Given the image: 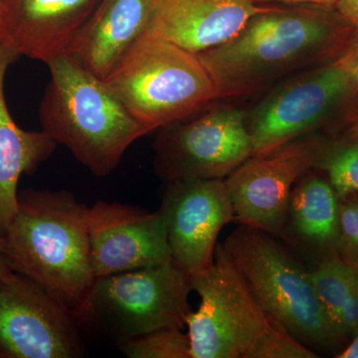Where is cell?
<instances>
[{
	"label": "cell",
	"instance_id": "cell-1",
	"mask_svg": "<svg viewBox=\"0 0 358 358\" xmlns=\"http://www.w3.org/2000/svg\"><path fill=\"white\" fill-rule=\"evenodd\" d=\"M355 30L334 7H270L233 38L197 55L210 73L219 100L241 99L338 60Z\"/></svg>",
	"mask_w": 358,
	"mask_h": 358
},
{
	"label": "cell",
	"instance_id": "cell-28",
	"mask_svg": "<svg viewBox=\"0 0 358 358\" xmlns=\"http://www.w3.org/2000/svg\"><path fill=\"white\" fill-rule=\"evenodd\" d=\"M11 272H13V270L7 261L6 254L2 249L1 238H0V277L10 274Z\"/></svg>",
	"mask_w": 358,
	"mask_h": 358
},
{
	"label": "cell",
	"instance_id": "cell-20",
	"mask_svg": "<svg viewBox=\"0 0 358 358\" xmlns=\"http://www.w3.org/2000/svg\"><path fill=\"white\" fill-rule=\"evenodd\" d=\"M313 169L326 176L339 199L358 193V122L326 134Z\"/></svg>",
	"mask_w": 358,
	"mask_h": 358
},
{
	"label": "cell",
	"instance_id": "cell-30",
	"mask_svg": "<svg viewBox=\"0 0 358 358\" xmlns=\"http://www.w3.org/2000/svg\"><path fill=\"white\" fill-rule=\"evenodd\" d=\"M0 1H1V0H0Z\"/></svg>",
	"mask_w": 358,
	"mask_h": 358
},
{
	"label": "cell",
	"instance_id": "cell-10",
	"mask_svg": "<svg viewBox=\"0 0 358 358\" xmlns=\"http://www.w3.org/2000/svg\"><path fill=\"white\" fill-rule=\"evenodd\" d=\"M82 329L68 306L20 273L0 277V358H79Z\"/></svg>",
	"mask_w": 358,
	"mask_h": 358
},
{
	"label": "cell",
	"instance_id": "cell-25",
	"mask_svg": "<svg viewBox=\"0 0 358 358\" xmlns=\"http://www.w3.org/2000/svg\"><path fill=\"white\" fill-rule=\"evenodd\" d=\"M334 9L346 22L358 29V0H338Z\"/></svg>",
	"mask_w": 358,
	"mask_h": 358
},
{
	"label": "cell",
	"instance_id": "cell-13",
	"mask_svg": "<svg viewBox=\"0 0 358 358\" xmlns=\"http://www.w3.org/2000/svg\"><path fill=\"white\" fill-rule=\"evenodd\" d=\"M95 278L159 265L171 260L166 221L159 209L98 201L87 207Z\"/></svg>",
	"mask_w": 358,
	"mask_h": 358
},
{
	"label": "cell",
	"instance_id": "cell-7",
	"mask_svg": "<svg viewBox=\"0 0 358 358\" xmlns=\"http://www.w3.org/2000/svg\"><path fill=\"white\" fill-rule=\"evenodd\" d=\"M189 275L173 260L98 277L73 308L82 331L117 341L185 326Z\"/></svg>",
	"mask_w": 358,
	"mask_h": 358
},
{
	"label": "cell",
	"instance_id": "cell-9",
	"mask_svg": "<svg viewBox=\"0 0 358 358\" xmlns=\"http://www.w3.org/2000/svg\"><path fill=\"white\" fill-rule=\"evenodd\" d=\"M155 171L166 182L225 179L253 155L246 110L214 105L159 129Z\"/></svg>",
	"mask_w": 358,
	"mask_h": 358
},
{
	"label": "cell",
	"instance_id": "cell-2",
	"mask_svg": "<svg viewBox=\"0 0 358 358\" xmlns=\"http://www.w3.org/2000/svg\"><path fill=\"white\" fill-rule=\"evenodd\" d=\"M87 207L67 190H25L1 238L13 272L37 282L71 310L95 279Z\"/></svg>",
	"mask_w": 358,
	"mask_h": 358
},
{
	"label": "cell",
	"instance_id": "cell-24",
	"mask_svg": "<svg viewBox=\"0 0 358 358\" xmlns=\"http://www.w3.org/2000/svg\"><path fill=\"white\" fill-rule=\"evenodd\" d=\"M338 59L350 71L358 87V29L355 30L345 50Z\"/></svg>",
	"mask_w": 358,
	"mask_h": 358
},
{
	"label": "cell",
	"instance_id": "cell-4",
	"mask_svg": "<svg viewBox=\"0 0 358 358\" xmlns=\"http://www.w3.org/2000/svg\"><path fill=\"white\" fill-rule=\"evenodd\" d=\"M222 245L268 317L312 350L336 355L350 343L320 301L310 272L268 233L241 225Z\"/></svg>",
	"mask_w": 358,
	"mask_h": 358
},
{
	"label": "cell",
	"instance_id": "cell-11",
	"mask_svg": "<svg viewBox=\"0 0 358 358\" xmlns=\"http://www.w3.org/2000/svg\"><path fill=\"white\" fill-rule=\"evenodd\" d=\"M324 136L310 134L268 154L252 155L224 179L235 219L268 234L281 232L293 188L313 169Z\"/></svg>",
	"mask_w": 358,
	"mask_h": 358
},
{
	"label": "cell",
	"instance_id": "cell-6",
	"mask_svg": "<svg viewBox=\"0 0 358 358\" xmlns=\"http://www.w3.org/2000/svg\"><path fill=\"white\" fill-rule=\"evenodd\" d=\"M355 122L357 84L339 59L284 80L246 112L253 155L310 134H334Z\"/></svg>",
	"mask_w": 358,
	"mask_h": 358
},
{
	"label": "cell",
	"instance_id": "cell-15",
	"mask_svg": "<svg viewBox=\"0 0 358 358\" xmlns=\"http://www.w3.org/2000/svg\"><path fill=\"white\" fill-rule=\"evenodd\" d=\"M268 8L250 0H155L145 34L199 54L233 38Z\"/></svg>",
	"mask_w": 358,
	"mask_h": 358
},
{
	"label": "cell",
	"instance_id": "cell-12",
	"mask_svg": "<svg viewBox=\"0 0 358 358\" xmlns=\"http://www.w3.org/2000/svg\"><path fill=\"white\" fill-rule=\"evenodd\" d=\"M159 210L171 260L189 275L213 263L219 234L235 219L224 179L166 182Z\"/></svg>",
	"mask_w": 358,
	"mask_h": 358
},
{
	"label": "cell",
	"instance_id": "cell-5",
	"mask_svg": "<svg viewBox=\"0 0 358 358\" xmlns=\"http://www.w3.org/2000/svg\"><path fill=\"white\" fill-rule=\"evenodd\" d=\"M103 81L148 133L219 100L210 73L197 54L147 34Z\"/></svg>",
	"mask_w": 358,
	"mask_h": 358
},
{
	"label": "cell",
	"instance_id": "cell-16",
	"mask_svg": "<svg viewBox=\"0 0 358 358\" xmlns=\"http://www.w3.org/2000/svg\"><path fill=\"white\" fill-rule=\"evenodd\" d=\"M155 0H100L69 51L105 80L147 30Z\"/></svg>",
	"mask_w": 358,
	"mask_h": 358
},
{
	"label": "cell",
	"instance_id": "cell-19",
	"mask_svg": "<svg viewBox=\"0 0 358 358\" xmlns=\"http://www.w3.org/2000/svg\"><path fill=\"white\" fill-rule=\"evenodd\" d=\"M310 275L322 306L352 338L358 331V270L333 251L319 257Z\"/></svg>",
	"mask_w": 358,
	"mask_h": 358
},
{
	"label": "cell",
	"instance_id": "cell-18",
	"mask_svg": "<svg viewBox=\"0 0 358 358\" xmlns=\"http://www.w3.org/2000/svg\"><path fill=\"white\" fill-rule=\"evenodd\" d=\"M338 207L333 185L315 169L299 179L291 193L288 220L294 233L319 257L336 251Z\"/></svg>",
	"mask_w": 358,
	"mask_h": 358
},
{
	"label": "cell",
	"instance_id": "cell-27",
	"mask_svg": "<svg viewBox=\"0 0 358 358\" xmlns=\"http://www.w3.org/2000/svg\"><path fill=\"white\" fill-rule=\"evenodd\" d=\"M336 358H358V331L350 338L345 348L336 355Z\"/></svg>",
	"mask_w": 358,
	"mask_h": 358
},
{
	"label": "cell",
	"instance_id": "cell-17",
	"mask_svg": "<svg viewBox=\"0 0 358 358\" xmlns=\"http://www.w3.org/2000/svg\"><path fill=\"white\" fill-rule=\"evenodd\" d=\"M13 47L0 44V238L18 209V181L31 174L55 152L58 143L41 131H24L14 122L4 95L7 68L20 57Z\"/></svg>",
	"mask_w": 358,
	"mask_h": 358
},
{
	"label": "cell",
	"instance_id": "cell-26",
	"mask_svg": "<svg viewBox=\"0 0 358 358\" xmlns=\"http://www.w3.org/2000/svg\"><path fill=\"white\" fill-rule=\"evenodd\" d=\"M253 3L261 4L266 3H284V4H294V6H298V4H305V6H319L326 7H334L336 6L338 0H250Z\"/></svg>",
	"mask_w": 358,
	"mask_h": 358
},
{
	"label": "cell",
	"instance_id": "cell-8",
	"mask_svg": "<svg viewBox=\"0 0 358 358\" xmlns=\"http://www.w3.org/2000/svg\"><path fill=\"white\" fill-rule=\"evenodd\" d=\"M189 282L200 298L199 310L185 320L192 358H246L268 317L222 244L213 263L190 275Z\"/></svg>",
	"mask_w": 358,
	"mask_h": 358
},
{
	"label": "cell",
	"instance_id": "cell-3",
	"mask_svg": "<svg viewBox=\"0 0 358 358\" xmlns=\"http://www.w3.org/2000/svg\"><path fill=\"white\" fill-rule=\"evenodd\" d=\"M39 107L42 131L92 173L109 176L131 143L148 134L107 86L70 54L48 64Z\"/></svg>",
	"mask_w": 358,
	"mask_h": 358
},
{
	"label": "cell",
	"instance_id": "cell-22",
	"mask_svg": "<svg viewBox=\"0 0 358 358\" xmlns=\"http://www.w3.org/2000/svg\"><path fill=\"white\" fill-rule=\"evenodd\" d=\"M313 352L284 327L268 317L265 331L257 339L246 358H317Z\"/></svg>",
	"mask_w": 358,
	"mask_h": 358
},
{
	"label": "cell",
	"instance_id": "cell-21",
	"mask_svg": "<svg viewBox=\"0 0 358 358\" xmlns=\"http://www.w3.org/2000/svg\"><path fill=\"white\" fill-rule=\"evenodd\" d=\"M181 329L164 327L115 343L129 358H192L189 338Z\"/></svg>",
	"mask_w": 358,
	"mask_h": 358
},
{
	"label": "cell",
	"instance_id": "cell-23",
	"mask_svg": "<svg viewBox=\"0 0 358 358\" xmlns=\"http://www.w3.org/2000/svg\"><path fill=\"white\" fill-rule=\"evenodd\" d=\"M336 251L345 263L358 270V193L339 199Z\"/></svg>",
	"mask_w": 358,
	"mask_h": 358
},
{
	"label": "cell",
	"instance_id": "cell-14",
	"mask_svg": "<svg viewBox=\"0 0 358 358\" xmlns=\"http://www.w3.org/2000/svg\"><path fill=\"white\" fill-rule=\"evenodd\" d=\"M100 0H1L3 42L48 64L67 54Z\"/></svg>",
	"mask_w": 358,
	"mask_h": 358
},
{
	"label": "cell",
	"instance_id": "cell-29",
	"mask_svg": "<svg viewBox=\"0 0 358 358\" xmlns=\"http://www.w3.org/2000/svg\"><path fill=\"white\" fill-rule=\"evenodd\" d=\"M3 42V31H2L1 21H0V44Z\"/></svg>",
	"mask_w": 358,
	"mask_h": 358
}]
</instances>
